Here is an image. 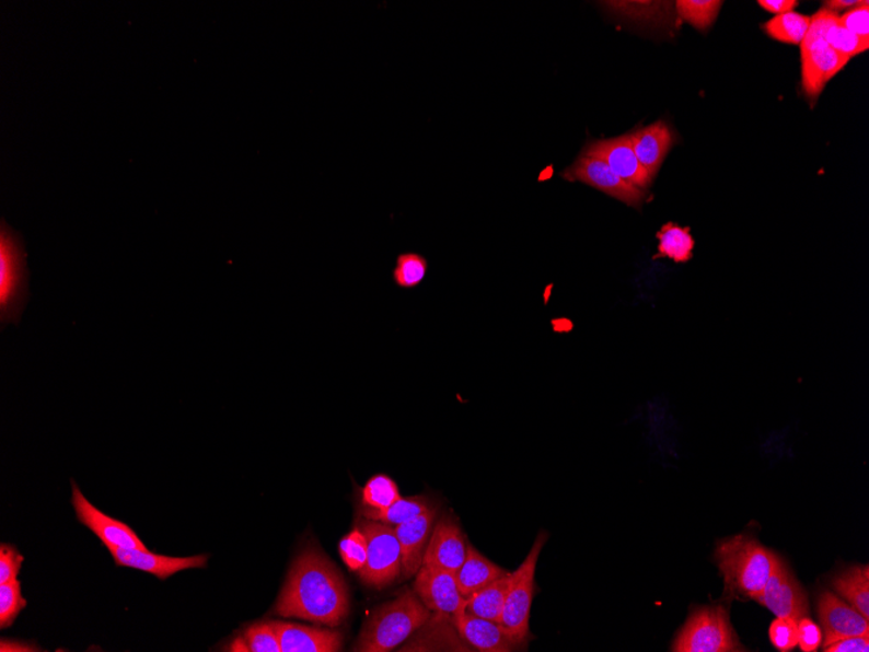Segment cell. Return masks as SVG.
<instances>
[{
	"label": "cell",
	"mask_w": 869,
	"mask_h": 652,
	"mask_svg": "<svg viewBox=\"0 0 869 652\" xmlns=\"http://www.w3.org/2000/svg\"><path fill=\"white\" fill-rule=\"evenodd\" d=\"M839 23L855 36L869 39V3L867 0L839 16Z\"/></svg>",
	"instance_id": "obj_36"
},
{
	"label": "cell",
	"mask_w": 869,
	"mask_h": 652,
	"mask_svg": "<svg viewBox=\"0 0 869 652\" xmlns=\"http://www.w3.org/2000/svg\"><path fill=\"white\" fill-rule=\"evenodd\" d=\"M467 544L464 533L452 516L441 517L433 526L424 556V566L457 573L466 559Z\"/></svg>",
	"instance_id": "obj_14"
},
{
	"label": "cell",
	"mask_w": 869,
	"mask_h": 652,
	"mask_svg": "<svg viewBox=\"0 0 869 652\" xmlns=\"http://www.w3.org/2000/svg\"><path fill=\"white\" fill-rule=\"evenodd\" d=\"M507 574L509 572L506 569L488 560L486 556L475 550L472 545H467L466 559L456 573L462 598H468V596L477 593L478 590L487 586L488 583Z\"/></svg>",
	"instance_id": "obj_22"
},
{
	"label": "cell",
	"mask_w": 869,
	"mask_h": 652,
	"mask_svg": "<svg viewBox=\"0 0 869 652\" xmlns=\"http://www.w3.org/2000/svg\"><path fill=\"white\" fill-rule=\"evenodd\" d=\"M826 652H868L869 636H853L843 638L837 642L827 644Z\"/></svg>",
	"instance_id": "obj_39"
},
{
	"label": "cell",
	"mask_w": 869,
	"mask_h": 652,
	"mask_svg": "<svg viewBox=\"0 0 869 652\" xmlns=\"http://www.w3.org/2000/svg\"><path fill=\"white\" fill-rule=\"evenodd\" d=\"M510 573L466 598V610L482 619L501 624L503 606L509 589Z\"/></svg>",
	"instance_id": "obj_24"
},
{
	"label": "cell",
	"mask_w": 869,
	"mask_h": 652,
	"mask_svg": "<svg viewBox=\"0 0 869 652\" xmlns=\"http://www.w3.org/2000/svg\"><path fill=\"white\" fill-rule=\"evenodd\" d=\"M674 652H740L744 648L738 641L726 607H705L690 616L675 637Z\"/></svg>",
	"instance_id": "obj_5"
},
{
	"label": "cell",
	"mask_w": 869,
	"mask_h": 652,
	"mask_svg": "<svg viewBox=\"0 0 869 652\" xmlns=\"http://www.w3.org/2000/svg\"><path fill=\"white\" fill-rule=\"evenodd\" d=\"M349 607V590L339 569L309 546L293 561L275 614L334 628L347 619Z\"/></svg>",
	"instance_id": "obj_1"
},
{
	"label": "cell",
	"mask_w": 869,
	"mask_h": 652,
	"mask_svg": "<svg viewBox=\"0 0 869 652\" xmlns=\"http://www.w3.org/2000/svg\"><path fill=\"white\" fill-rule=\"evenodd\" d=\"M414 593L431 613L454 615L466 599L460 593L456 573L422 566L414 581Z\"/></svg>",
	"instance_id": "obj_13"
},
{
	"label": "cell",
	"mask_w": 869,
	"mask_h": 652,
	"mask_svg": "<svg viewBox=\"0 0 869 652\" xmlns=\"http://www.w3.org/2000/svg\"><path fill=\"white\" fill-rule=\"evenodd\" d=\"M565 178L569 182H582L591 185L603 194L633 208H639L646 201V191L634 185L626 183L613 173L612 168L603 160L596 156L583 155L565 171Z\"/></svg>",
	"instance_id": "obj_10"
},
{
	"label": "cell",
	"mask_w": 869,
	"mask_h": 652,
	"mask_svg": "<svg viewBox=\"0 0 869 652\" xmlns=\"http://www.w3.org/2000/svg\"><path fill=\"white\" fill-rule=\"evenodd\" d=\"M777 617H790L797 621L809 616V601L801 583L797 581L785 562L777 558L763 592L755 599Z\"/></svg>",
	"instance_id": "obj_9"
},
{
	"label": "cell",
	"mask_w": 869,
	"mask_h": 652,
	"mask_svg": "<svg viewBox=\"0 0 869 652\" xmlns=\"http://www.w3.org/2000/svg\"><path fill=\"white\" fill-rule=\"evenodd\" d=\"M584 155L603 160L609 164L613 173L623 178L624 182L641 190L650 187L653 181L651 175L639 163L636 153H634L630 135L591 143V145L586 148Z\"/></svg>",
	"instance_id": "obj_15"
},
{
	"label": "cell",
	"mask_w": 869,
	"mask_h": 652,
	"mask_svg": "<svg viewBox=\"0 0 869 652\" xmlns=\"http://www.w3.org/2000/svg\"><path fill=\"white\" fill-rule=\"evenodd\" d=\"M23 236L2 219L0 223V322L20 324L30 300L31 272Z\"/></svg>",
	"instance_id": "obj_4"
},
{
	"label": "cell",
	"mask_w": 869,
	"mask_h": 652,
	"mask_svg": "<svg viewBox=\"0 0 869 652\" xmlns=\"http://www.w3.org/2000/svg\"><path fill=\"white\" fill-rule=\"evenodd\" d=\"M801 54L802 86L810 100H816L823 93L827 82L843 71L850 61V58L827 45L812 23L801 44Z\"/></svg>",
	"instance_id": "obj_8"
},
{
	"label": "cell",
	"mask_w": 869,
	"mask_h": 652,
	"mask_svg": "<svg viewBox=\"0 0 869 652\" xmlns=\"http://www.w3.org/2000/svg\"><path fill=\"white\" fill-rule=\"evenodd\" d=\"M437 517L438 507L433 504L419 517L409 521V523L395 526L399 547H402V573L404 579L414 578L419 569L422 568L424 556Z\"/></svg>",
	"instance_id": "obj_18"
},
{
	"label": "cell",
	"mask_w": 869,
	"mask_h": 652,
	"mask_svg": "<svg viewBox=\"0 0 869 652\" xmlns=\"http://www.w3.org/2000/svg\"><path fill=\"white\" fill-rule=\"evenodd\" d=\"M460 637L472 650L482 652H512L525 648L526 640L517 637L500 622L482 619L466 610V602L452 615Z\"/></svg>",
	"instance_id": "obj_11"
},
{
	"label": "cell",
	"mask_w": 869,
	"mask_h": 652,
	"mask_svg": "<svg viewBox=\"0 0 869 652\" xmlns=\"http://www.w3.org/2000/svg\"><path fill=\"white\" fill-rule=\"evenodd\" d=\"M26 607L20 581L0 585V628H10Z\"/></svg>",
	"instance_id": "obj_33"
},
{
	"label": "cell",
	"mask_w": 869,
	"mask_h": 652,
	"mask_svg": "<svg viewBox=\"0 0 869 652\" xmlns=\"http://www.w3.org/2000/svg\"><path fill=\"white\" fill-rule=\"evenodd\" d=\"M429 271V263L418 253H403L396 259L395 269L392 271L393 281L398 288L412 290L425 280Z\"/></svg>",
	"instance_id": "obj_29"
},
{
	"label": "cell",
	"mask_w": 869,
	"mask_h": 652,
	"mask_svg": "<svg viewBox=\"0 0 869 652\" xmlns=\"http://www.w3.org/2000/svg\"><path fill=\"white\" fill-rule=\"evenodd\" d=\"M772 644L781 652H789L798 647V621L790 617H777L769 628Z\"/></svg>",
	"instance_id": "obj_35"
},
{
	"label": "cell",
	"mask_w": 869,
	"mask_h": 652,
	"mask_svg": "<svg viewBox=\"0 0 869 652\" xmlns=\"http://www.w3.org/2000/svg\"><path fill=\"white\" fill-rule=\"evenodd\" d=\"M358 527L368 539L367 564L358 573L367 585L384 589L402 573V547L395 526L367 519Z\"/></svg>",
	"instance_id": "obj_7"
},
{
	"label": "cell",
	"mask_w": 869,
	"mask_h": 652,
	"mask_svg": "<svg viewBox=\"0 0 869 652\" xmlns=\"http://www.w3.org/2000/svg\"><path fill=\"white\" fill-rule=\"evenodd\" d=\"M117 566L138 569V571L154 574L155 578L164 581L178 572L188 569L205 568L209 556L197 555L188 558H172L151 554L142 550H124V548H109Z\"/></svg>",
	"instance_id": "obj_17"
},
{
	"label": "cell",
	"mask_w": 869,
	"mask_h": 652,
	"mask_svg": "<svg viewBox=\"0 0 869 652\" xmlns=\"http://www.w3.org/2000/svg\"><path fill=\"white\" fill-rule=\"evenodd\" d=\"M341 558L350 572H360L367 564L368 539L360 527L351 531L339 545Z\"/></svg>",
	"instance_id": "obj_34"
},
{
	"label": "cell",
	"mask_w": 869,
	"mask_h": 652,
	"mask_svg": "<svg viewBox=\"0 0 869 652\" xmlns=\"http://www.w3.org/2000/svg\"><path fill=\"white\" fill-rule=\"evenodd\" d=\"M811 25V18L802 13L788 12L784 15L775 16L764 24V30L768 36L788 45H799L803 43L807 32Z\"/></svg>",
	"instance_id": "obj_28"
},
{
	"label": "cell",
	"mask_w": 869,
	"mask_h": 652,
	"mask_svg": "<svg viewBox=\"0 0 869 652\" xmlns=\"http://www.w3.org/2000/svg\"><path fill=\"white\" fill-rule=\"evenodd\" d=\"M778 556L751 535H735L716 548L728 599H756L767 583Z\"/></svg>",
	"instance_id": "obj_2"
},
{
	"label": "cell",
	"mask_w": 869,
	"mask_h": 652,
	"mask_svg": "<svg viewBox=\"0 0 869 652\" xmlns=\"http://www.w3.org/2000/svg\"><path fill=\"white\" fill-rule=\"evenodd\" d=\"M819 616L825 631L824 648L827 644L853 636H869V624L857 609L832 593H824L819 598Z\"/></svg>",
	"instance_id": "obj_16"
},
{
	"label": "cell",
	"mask_w": 869,
	"mask_h": 652,
	"mask_svg": "<svg viewBox=\"0 0 869 652\" xmlns=\"http://www.w3.org/2000/svg\"><path fill=\"white\" fill-rule=\"evenodd\" d=\"M811 23L816 26L827 45L847 58L851 59L868 50L869 39L855 36V34L848 32L839 23V16L836 12L827 9L820 10L811 18Z\"/></svg>",
	"instance_id": "obj_23"
},
{
	"label": "cell",
	"mask_w": 869,
	"mask_h": 652,
	"mask_svg": "<svg viewBox=\"0 0 869 652\" xmlns=\"http://www.w3.org/2000/svg\"><path fill=\"white\" fill-rule=\"evenodd\" d=\"M399 498L402 497L395 480L385 475L370 478L362 491L363 504L371 510H385Z\"/></svg>",
	"instance_id": "obj_31"
},
{
	"label": "cell",
	"mask_w": 869,
	"mask_h": 652,
	"mask_svg": "<svg viewBox=\"0 0 869 652\" xmlns=\"http://www.w3.org/2000/svg\"><path fill=\"white\" fill-rule=\"evenodd\" d=\"M431 610L408 590L375 609L364 624L355 651L389 652L404 643L430 619Z\"/></svg>",
	"instance_id": "obj_3"
},
{
	"label": "cell",
	"mask_w": 869,
	"mask_h": 652,
	"mask_svg": "<svg viewBox=\"0 0 869 652\" xmlns=\"http://www.w3.org/2000/svg\"><path fill=\"white\" fill-rule=\"evenodd\" d=\"M834 589L843 595L858 613L869 619V568L854 567L837 575Z\"/></svg>",
	"instance_id": "obj_25"
},
{
	"label": "cell",
	"mask_w": 869,
	"mask_h": 652,
	"mask_svg": "<svg viewBox=\"0 0 869 652\" xmlns=\"http://www.w3.org/2000/svg\"><path fill=\"white\" fill-rule=\"evenodd\" d=\"M823 631L809 616L798 621V644L803 652H815L822 647Z\"/></svg>",
	"instance_id": "obj_38"
},
{
	"label": "cell",
	"mask_w": 869,
	"mask_h": 652,
	"mask_svg": "<svg viewBox=\"0 0 869 652\" xmlns=\"http://www.w3.org/2000/svg\"><path fill=\"white\" fill-rule=\"evenodd\" d=\"M432 505L433 503L426 497L399 498L385 510L378 511L370 508L369 511L364 512V517L378 521V523L397 526L419 517Z\"/></svg>",
	"instance_id": "obj_27"
},
{
	"label": "cell",
	"mask_w": 869,
	"mask_h": 652,
	"mask_svg": "<svg viewBox=\"0 0 869 652\" xmlns=\"http://www.w3.org/2000/svg\"><path fill=\"white\" fill-rule=\"evenodd\" d=\"M630 139L639 163L654 178L673 145L671 129L664 121H658L632 133Z\"/></svg>",
	"instance_id": "obj_20"
},
{
	"label": "cell",
	"mask_w": 869,
	"mask_h": 652,
	"mask_svg": "<svg viewBox=\"0 0 869 652\" xmlns=\"http://www.w3.org/2000/svg\"><path fill=\"white\" fill-rule=\"evenodd\" d=\"M722 2L716 0H679L675 3L679 15L696 30L705 31L716 22Z\"/></svg>",
	"instance_id": "obj_30"
},
{
	"label": "cell",
	"mask_w": 869,
	"mask_h": 652,
	"mask_svg": "<svg viewBox=\"0 0 869 652\" xmlns=\"http://www.w3.org/2000/svg\"><path fill=\"white\" fill-rule=\"evenodd\" d=\"M860 3L858 0H832V2H825V9L838 13L839 10L854 9Z\"/></svg>",
	"instance_id": "obj_41"
},
{
	"label": "cell",
	"mask_w": 869,
	"mask_h": 652,
	"mask_svg": "<svg viewBox=\"0 0 869 652\" xmlns=\"http://www.w3.org/2000/svg\"><path fill=\"white\" fill-rule=\"evenodd\" d=\"M278 629L281 652H337L343 649L339 631L275 622Z\"/></svg>",
	"instance_id": "obj_19"
},
{
	"label": "cell",
	"mask_w": 869,
	"mask_h": 652,
	"mask_svg": "<svg viewBox=\"0 0 869 652\" xmlns=\"http://www.w3.org/2000/svg\"><path fill=\"white\" fill-rule=\"evenodd\" d=\"M24 558L16 548L9 545L0 547V585L18 581Z\"/></svg>",
	"instance_id": "obj_37"
},
{
	"label": "cell",
	"mask_w": 869,
	"mask_h": 652,
	"mask_svg": "<svg viewBox=\"0 0 869 652\" xmlns=\"http://www.w3.org/2000/svg\"><path fill=\"white\" fill-rule=\"evenodd\" d=\"M757 4L765 11L779 16L784 15V13L792 12L798 5V2H796V0H758Z\"/></svg>",
	"instance_id": "obj_40"
},
{
	"label": "cell",
	"mask_w": 869,
	"mask_h": 652,
	"mask_svg": "<svg viewBox=\"0 0 869 652\" xmlns=\"http://www.w3.org/2000/svg\"><path fill=\"white\" fill-rule=\"evenodd\" d=\"M659 254L654 258L667 257L677 264H685L693 258L695 242L688 229L669 222L658 232Z\"/></svg>",
	"instance_id": "obj_26"
},
{
	"label": "cell",
	"mask_w": 869,
	"mask_h": 652,
	"mask_svg": "<svg viewBox=\"0 0 869 652\" xmlns=\"http://www.w3.org/2000/svg\"><path fill=\"white\" fill-rule=\"evenodd\" d=\"M549 538L548 533L541 532L534 542L533 547L525 561L510 573L509 589L503 606L501 624L510 633L526 640L530 636V613L535 593V571L537 560L544 545Z\"/></svg>",
	"instance_id": "obj_6"
},
{
	"label": "cell",
	"mask_w": 869,
	"mask_h": 652,
	"mask_svg": "<svg viewBox=\"0 0 869 652\" xmlns=\"http://www.w3.org/2000/svg\"><path fill=\"white\" fill-rule=\"evenodd\" d=\"M418 633L417 641L402 651H432L434 641L438 642L437 651H473L460 637L451 615L434 613Z\"/></svg>",
	"instance_id": "obj_21"
},
{
	"label": "cell",
	"mask_w": 869,
	"mask_h": 652,
	"mask_svg": "<svg viewBox=\"0 0 869 652\" xmlns=\"http://www.w3.org/2000/svg\"><path fill=\"white\" fill-rule=\"evenodd\" d=\"M243 651L281 652L280 638L275 622H259L247 628Z\"/></svg>",
	"instance_id": "obj_32"
},
{
	"label": "cell",
	"mask_w": 869,
	"mask_h": 652,
	"mask_svg": "<svg viewBox=\"0 0 869 652\" xmlns=\"http://www.w3.org/2000/svg\"><path fill=\"white\" fill-rule=\"evenodd\" d=\"M72 504L82 525L92 531L109 548H124V550L148 551L143 542L127 524L121 523L96 508L82 496L79 487L72 485Z\"/></svg>",
	"instance_id": "obj_12"
}]
</instances>
